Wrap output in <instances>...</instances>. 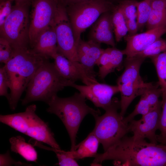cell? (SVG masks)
Instances as JSON below:
<instances>
[{
	"mask_svg": "<svg viewBox=\"0 0 166 166\" xmlns=\"http://www.w3.org/2000/svg\"><path fill=\"white\" fill-rule=\"evenodd\" d=\"M14 0H0V27L12 11Z\"/></svg>",
	"mask_w": 166,
	"mask_h": 166,
	"instance_id": "d6a6232c",
	"label": "cell"
},
{
	"mask_svg": "<svg viewBox=\"0 0 166 166\" xmlns=\"http://www.w3.org/2000/svg\"><path fill=\"white\" fill-rule=\"evenodd\" d=\"M48 150L54 152L58 160L57 164L60 166H79L76 159L73 156L71 152L65 151L61 149H57L53 148H48Z\"/></svg>",
	"mask_w": 166,
	"mask_h": 166,
	"instance_id": "83f0119b",
	"label": "cell"
},
{
	"mask_svg": "<svg viewBox=\"0 0 166 166\" xmlns=\"http://www.w3.org/2000/svg\"><path fill=\"white\" fill-rule=\"evenodd\" d=\"M58 4L57 0H31L29 33L30 49L40 34L53 23Z\"/></svg>",
	"mask_w": 166,
	"mask_h": 166,
	"instance_id": "ba28073f",
	"label": "cell"
},
{
	"mask_svg": "<svg viewBox=\"0 0 166 166\" xmlns=\"http://www.w3.org/2000/svg\"><path fill=\"white\" fill-rule=\"evenodd\" d=\"M145 58L138 57L126 58L125 69L117 80V85H124L127 87L134 88L146 85L140 74V66Z\"/></svg>",
	"mask_w": 166,
	"mask_h": 166,
	"instance_id": "9a60e30c",
	"label": "cell"
},
{
	"mask_svg": "<svg viewBox=\"0 0 166 166\" xmlns=\"http://www.w3.org/2000/svg\"><path fill=\"white\" fill-rule=\"evenodd\" d=\"M137 2L133 0H127L122 2L119 5L126 22L136 20Z\"/></svg>",
	"mask_w": 166,
	"mask_h": 166,
	"instance_id": "f546056e",
	"label": "cell"
},
{
	"mask_svg": "<svg viewBox=\"0 0 166 166\" xmlns=\"http://www.w3.org/2000/svg\"><path fill=\"white\" fill-rule=\"evenodd\" d=\"M166 33L165 23L158 27L147 30L144 33L126 36L124 38L126 46L122 50L124 54L127 57H131L143 51Z\"/></svg>",
	"mask_w": 166,
	"mask_h": 166,
	"instance_id": "7c38bea8",
	"label": "cell"
},
{
	"mask_svg": "<svg viewBox=\"0 0 166 166\" xmlns=\"http://www.w3.org/2000/svg\"><path fill=\"white\" fill-rule=\"evenodd\" d=\"M150 58L156 70L162 96L166 94V51Z\"/></svg>",
	"mask_w": 166,
	"mask_h": 166,
	"instance_id": "cb8c5ba5",
	"label": "cell"
},
{
	"mask_svg": "<svg viewBox=\"0 0 166 166\" xmlns=\"http://www.w3.org/2000/svg\"><path fill=\"white\" fill-rule=\"evenodd\" d=\"M113 33L112 13L108 11L102 14L92 25L89 40L115 47Z\"/></svg>",
	"mask_w": 166,
	"mask_h": 166,
	"instance_id": "5bb4252c",
	"label": "cell"
},
{
	"mask_svg": "<svg viewBox=\"0 0 166 166\" xmlns=\"http://www.w3.org/2000/svg\"><path fill=\"white\" fill-rule=\"evenodd\" d=\"M161 110L158 129L160 131L159 135H157L158 142L165 144H166V94L162 96Z\"/></svg>",
	"mask_w": 166,
	"mask_h": 166,
	"instance_id": "f1b7e54d",
	"label": "cell"
},
{
	"mask_svg": "<svg viewBox=\"0 0 166 166\" xmlns=\"http://www.w3.org/2000/svg\"><path fill=\"white\" fill-rule=\"evenodd\" d=\"M99 143L97 138L91 132L84 140L75 146L73 151H70L76 160L94 157L97 154Z\"/></svg>",
	"mask_w": 166,
	"mask_h": 166,
	"instance_id": "44dd1931",
	"label": "cell"
},
{
	"mask_svg": "<svg viewBox=\"0 0 166 166\" xmlns=\"http://www.w3.org/2000/svg\"><path fill=\"white\" fill-rule=\"evenodd\" d=\"M14 1H17V0H14Z\"/></svg>",
	"mask_w": 166,
	"mask_h": 166,
	"instance_id": "8d00e7d4",
	"label": "cell"
},
{
	"mask_svg": "<svg viewBox=\"0 0 166 166\" xmlns=\"http://www.w3.org/2000/svg\"><path fill=\"white\" fill-rule=\"evenodd\" d=\"M12 48L9 42L0 37V62L5 64L10 60L12 52Z\"/></svg>",
	"mask_w": 166,
	"mask_h": 166,
	"instance_id": "4dcf8cb0",
	"label": "cell"
},
{
	"mask_svg": "<svg viewBox=\"0 0 166 166\" xmlns=\"http://www.w3.org/2000/svg\"><path fill=\"white\" fill-rule=\"evenodd\" d=\"M94 158L92 165H100L103 161L111 160L115 166H166V146L125 135Z\"/></svg>",
	"mask_w": 166,
	"mask_h": 166,
	"instance_id": "6da1fadb",
	"label": "cell"
},
{
	"mask_svg": "<svg viewBox=\"0 0 166 166\" xmlns=\"http://www.w3.org/2000/svg\"><path fill=\"white\" fill-rule=\"evenodd\" d=\"M100 44L91 40L85 41L80 39L77 51L78 62L83 67L91 69L96 65L104 50Z\"/></svg>",
	"mask_w": 166,
	"mask_h": 166,
	"instance_id": "2e32d148",
	"label": "cell"
},
{
	"mask_svg": "<svg viewBox=\"0 0 166 166\" xmlns=\"http://www.w3.org/2000/svg\"><path fill=\"white\" fill-rule=\"evenodd\" d=\"M166 23V10L152 9L146 24L147 30L155 28Z\"/></svg>",
	"mask_w": 166,
	"mask_h": 166,
	"instance_id": "4316f807",
	"label": "cell"
},
{
	"mask_svg": "<svg viewBox=\"0 0 166 166\" xmlns=\"http://www.w3.org/2000/svg\"><path fill=\"white\" fill-rule=\"evenodd\" d=\"M9 152L3 154H0V166L27 165H29L20 162H17L13 160L10 156Z\"/></svg>",
	"mask_w": 166,
	"mask_h": 166,
	"instance_id": "836d02e7",
	"label": "cell"
},
{
	"mask_svg": "<svg viewBox=\"0 0 166 166\" xmlns=\"http://www.w3.org/2000/svg\"><path fill=\"white\" fill-rule=\"evenodd\" d=\"M25 135L38 141L46 144L54 149H61L48 124L36 114L32 119Z\"/></svg>",
	"mask_w": 166,
	"mask_h": 166,
	"instance_id": "ac0fdd59",
	"label": "cell"
},
{
	"mask_svg": "<svg viewBox=\"0 0 166 166\" xmlns=\"http://www.w3.org/2000/svg\"><path fill=\"white\" fill-rule=\"evenodd\" d=\"M14 1L11 13L0 27V37L7 40L13 49L29 48L31 0Z\"/></svg>",
	"mask_w": 166,
	"mask_h": 166,
	"instance_id": "5b68a950",
	"label": "cell"
},
{
	"mask_svg": "<svg viewBox=\"0 0 166 166\" xmlns=\"http://www.w3.org/2000/svg\"><path fill=\"white\" fill-rule=\"evenodd\" d=\"M36 105L33 104L28 106L24 112L0 115V121L15 130L26 134L32 119L36 114Z\"/></svg>",
	"mask_w": 166,
	"mask_h": 166,
	"instance_id": "ffe728a7",
	"label": "cell"
},
{
	"mask_svg": "<svg viewBox=\"0 0 166 166\" xmlns=\"http://www.w3.org/2000/svg\"><path fill=\"white\" fill-rule=\"evenodd\" d=\"M85 97L79 93L66 98L60 97L57 95L48 104L47 111L55 114L61 121L69 134L71 142L70 151H73L76 144V137L80 124L85 117L90 114L93 117L100 114L87 105Z\"/></svg>",
	"mask_w": 166,
	"mask_h": 166,
	"instance_id": "3957f363",
	"label": "cell"
},
{
	"mask_svg": "<svg viewBox=\"0 0 166 166\" xmlns=\"http://www.w3.org/2000/svg\"><path fill=\"white\" fill-rule=\"evenodd\" d=\"M9 84L7 75L4 66L0 68V96H4L8 100L10 98V93L8 92Z\"/></svg>",
	"mask_w": 166,
	"mask_h": 166,
	"instance_id": "1f68e13d",
	"label": "cell"
},
{
	"mask_svg": "<svg viewBox=\"0 0 166 166\" xmlns=\"http://www.w3.org/2000/svg\"><path fill=\"white\" fill-rule=\"evenodd\" d=\"M52 58L56 69L64 78L73 83L81 80L86 85L98 82L90 77L79 62L72 61L58 52Z\"/></svg>",
	"mask_w": 166,
	"mask_h": 166,
	"instance_id": "4fadbf2b",
	"label": "cell"
},
{
	"mask_svg": "<svg viewBox=\"0 0 166 166\" xmlns=\"http://www.w3.org/2000/svg\"><path fill=\"white\" fill-rule=\"evenodd\" d=\"M73 83L63 77L56 69L54 63L45 60L37 70L26 89L22 104L41 101L47 104L57 93L66 87L72 86Z\"/></svg>",
	"mask_w": 166,
	"mask_h": 166,
	"instance_id": "277c9868",
	"label": "cell"
},
{
	"mask_svg": "<svg viewBox=\"0 0 166 166\" xmlns=\"http://www.w3.org/2000/svg\"><path fill=\"white\" fill-rule=\"evenodd\" d=\"M30 49L48 58H52L58 52L57 36L53 23L40 34L34 45Z\"/></svg>",
	"mask_w": 166,
	"mask_h": 166,
	"instance_id": "d6986e66",
	"label": "cell"
},
{
	"mask_svg": "<svg viewBox=\"0 0 166 166\" xmlns=\"http://www.w3.org/2000/svg\"><path fill=\"white\" fill-rule=\"evenodd\" d=\"M152 9L166 10V0H152Z\"/></svg>",
	"mask_w": 166,
	"mask_h": 166,
	"instance_id": "e575fe53",
	"label": "cell"
},
{
	"mask_svg": "<svg viewBox=\"0 0 166 166\" xmlns=\"http://www.w3.org/2000/svg\"><path fill=\"white\" fill-rule=\"evenodd\" d=\"M112 19L115 40L119 42L128 33L126 20L119 5L113 10Z\"/></svg>",
	"mask_w": 166,
	"mask_h": 166,
	"instance_id": "603a6c76",
	"label": "cell"
},
{
	"mask_svg": "<svg viewBox=\"0 0 166 166\" xmlns=\"http://www.w3.org/2000/svg\"><path fill=\"white\" fill-rule=\"evenodd\" d=\"M77 45L82 33L92 26L111 6L106 0H86L65 7Z\"/></svg>",
	"mask_w": 166,
	"mask_h": 166,
	"instance_id": "52a82bcc",
	"label": "cell"
},
{
	"mask_svg": "<svg viewBox=\"0 0 166 166\" xmlns=\"http://www.w3.org/2000/svg\"><path fill=\"white\" fill-rule=\"evenodd\" d=\"M152 0H143L137 3V23L138 30L146 25L152 10Z\"/></svg>",
	"mask_w": 166,
	"mask_h": 166,
	"instance_id": "484cf974",
	"label": "cell"
},
{
	"mask_svg": "<svg viewBox=\"0 0 166 166\" xmlns=\"http://www.w3.org/2000/svg\"><path fill=\"white\" fill-rule=\"evenodd\" d=\"M53 24L58 52L72 61L79 62L73 33L66 8L58 2Z\"/></svg>",
	"mask_w": 166,
	"mask_h": 166,
	"instance_id": "9c48e42d",
	"label": "cell"
},
{
	"mask_svg": "<svg viewBox=\"0 0 166 166\" xmlns=\"http://www.w3.org/2000/svg\"><path fill=\"white\" fill-rule=\"evenodd\" d=\"M164 145H165L166 146V144H164Z\"/></svg>",
	"mask_w": 166,
	"mask_h": 166,
	"instance_id": "74e56055",
	"label": "cell"
},
{
	"mask_svg": "<svg viewBox=\"0 0 166 166\" xmlns=\"http://www.w3.org/2000/svg\"><path fill=\"white\" fill-rule=\"evenodd\" d=\"M165 51H166V40L161 37L143 51L135 54L131 57L144 58L151 57Z\"/></svg>",
	"mask_w": 166,
	"mask_h": 166,
	"instance_id": "d4e9b609",
	"label": "cell"
},
{
	"mask_svg": "<svg viewBox=\"0 0 166 166\" xmlns=\"http://www.w3.org/2000/svg\"><path fill=\"white\" fill-rule=\"evenodd\" d=\"M119 108L120 102L113 99L112 104L105 110L103 115L94 117L95 124L92 132L102 144L104 152L130 132L128 124L118 112Z\"/></svg>",
	"mask_w": 166,
	"mask_h": 166,
	"instance_id": "8992f818",
	"label": "cell"
},
{
	"mask_svg": "<svg viewBox=\"0 0 166 166\" xmlns=\"http://www.w3.org/2000/svg\"><path fill=\"white\" fill-rule=\"evenodd\" d=\"M161 101L147 114L142 116L139 120H132L128 123L130 132L133 136L148 139L150 142L158 144L157 135L156 132L158 129L161 112Z\"/></svg>",
	"mask_w": 166,
	"mask_h": 166,
	"instance_id": "30bf717a",
	"label": "cell"
},
{
	"mask_svg": "<svg viewBox=\"0 0 166 166\" xmlns=\"http://www.w3.org/2000/svg\"><path fill=\"white\" fill-rule=\"evenodd\" d=\"M58 2L65 7L75 4L86 0H57Z\"/></svg>",
	"mask_w": 166,
	"mask_h": 166,
	"instance_id": "d590c367",
	"label": "cell"
},
{
	"mask_svg": "<svg viewBox=\"0 0 166 166\" xmlns=\"http://www.w3.org/2000/svg\"><path fill=\"white\" fill-rule=\"evenodd\" d=\"M72 87L78 90L95 106L101 108L105 110L113 102V96L120 92L119 87L117 85H110L98 82L84 85L74 83Z\"/></svg>",
	"mask_w": 166,
	"mask_h": 166,
	"instance_id": "8fae6325",
	"label": "cell"
},
{
	"mask_svg": "<svg viewBox=\"0 0 166 166\" xmlns=\"http://www.w3.org/2000/svg\"><path fill=\"white\" fill-rule=\"evenodd\" d=\"M12 152L19 154L27 161L37 162V152L33 146L26 143L25 139L20 136L11 137L9 139Z\"/></svg>",
	"mask_w": 166,
	"mask_h": 166,
	"instance_id": "7402d4cb",
	"label": "cell"
},
{
	"mask_svg": "<svg viewBox=\"0 0 166 166\" xmlns=\"http://www.w3.org/2000/svg\"><path fill=\"white\" fill-rule=\"evenodd\" d=\"M124 55L122 50L115 47L104 49L96 64L99 68L98 75L100 78L103 80L115 69H121Z\"/></svg>",
	"mask_w": 166,
	"mask_h": 166,
	"instance_id": "e0dca14e",
	"label": "cell"
},
{
	"mask_svg": "<svg viewBox=\"0 0 166 166\" xmlns=\"http://www.w3.org/2000/svg\"><path fill=\"white\" fill-rule=\"evenodd\" d=\"M47 59L49 58L35 53L30 49H13L10 60L4 65L10 90L8 101L12 110L15 109L30 80Z\"/></svg>",
	"mask_w": 166,
	"mask_h": 166,
	"instance_id": "7a4b0ae2",
	"label": "cell"
}]
</instances>
